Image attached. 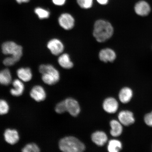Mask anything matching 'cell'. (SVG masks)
<instances>
[{
	"instance_id": "6da1fadb",
	"label": "cell",
	"mask_w": 152,
	"mask_h": 152,
	"mask_svg": "<svg viewBox=\"0 0 152 152\" xmlns=\"http://www.w3.org/2000/svg\"><path fill=\"white\" fill-rule=\"evenodd\" d=\"M113 28L109 22L99 20L95 23L93 34L98 42H102L107 40L113 35Z\"/></svg>"
},
{
	"instance_id": "7a4b0ae2",
	"label": "cell",
	"mask_w": 152,
	"mask_h": 152,
	"mask_svg": "<svg viewBox=\"0 0 152 152\" xmlns=\"http://www.w3.org/2000/svg\"><path fill=\"white\" fill-rule=\"evenodd\" d=\"M59 148L64 152H81L85 149L84 144L78 139L74 137H66L61 140Z\"/></svg>"
},
{
	"instance_id": "3957f363",
	"label": "cell",
	"mask_w": 152,
	"mask_h": 152,
	"mask_svg": "<svg viewBox=\"0 0 152 152\" xmlns=\"http://www.w3.org/2000/svg\"><path fill=\"white\" fill-rule=\"evenodd\" d=\"M39 72L42 79L45 84L52 85L56 84L60 79V74L54 66L50 64H42L40 66Z\"/></svg>"
},
{
	"instance_id": "277c9868",
	"label": "cell",
	"mask_w": 152,
	"mask_h": 152,
	"mask_svg": "<svg viewBox=\"0 0 152 152\" xmlns=\"http://www.w3.org/2000/svg\"><path fill=\"white\" fill-rule=\"evenodd\" d=\"M2 50L4 54L12 55L11 57L18 61L22 56V48L13 42L9 41L4 43L2 45Z\"/></svg>"
},
{
	"instance_id": "5b68a950",
	"label": "cell",
	"mask_w": 152,
	"mask_h": 152,
	"mask_svg": "<svg viewBox=\"0 0 152 152\" xmlns=\"http://www.w3.org/2000/svg\"><path fill=\"white\" fill-rule=\"evenodd\" d=\"M30 96L37 102L44 100L46 97V93L43 87L39 85H37L32 88L30 93Z\"/></svg>"
},
{
	"instance_id": "8992f818",
	"label": "cell",
	"mask_w": 152,
	"mask_h": 152,
	"mask_svg": "<svg viewBox=\"0 0 152 152\" xmlns=\"http://www.w3.org/2000/svg\"><path fill=\"white\" fill-rule=\"evenodd\" d=\"M65 101L67 111L73 116H77L80 111V108L78 102L72 98L66 99Z\"/></svg>"
},
{
	"instance_id": "52a82bcc",
	"label": "cell",
	"mask_w": 152,
	"mask_h": 152,
	"mask_svg": "<svg viewBox=\"0 0 152 152\" xmlns=\"http://www.w3.org/2000/svg\"><path fill=\"white\" fill-rule=\"evenodd\" d=\"M58 22L64 29L69 30L73 27L75 20L71 15L65 13L61 15L58 19Z\"/></svg>"
},
{
	"instance_id": "ba28073f",
	"label": "cell",
	"mask_w": 152,
	"mask_h": 152,
	"mask_svg": "<svg viewBox=\"0 0 152 152\" xmlns=\"http://www.w3.org/2000/svg\"><path fill=\"white\" fill-rule=\"evenodd\" d=\"M134 11L137 14L141 16H147L151 11V7L147 1H140L134 6Z\"/></svg>"
},
{
	"instance_id": "9c48e42d",
	"label": "cell",
	"mask_w": 152,
	"mask_h": 152,
	"mask_svg": "<svg viewBox=\"0 0 152 152\" xmlns=\"http://www.w3.org/2000/svg\"><path fill=\"white\" fill-rule=\"evenodd\" d=\"M47 47L51 53L55 56H58L63 52L64 46L59 40L53 39L49 41Z\"/></svg>"
},
{
	"instance_id": "30bf717a",
	"label": "cell",
	"mask_w": 152,
	"mask_h": 152,
	"mask_svg": "<svg viewBox=\"0 0 152 152\" xmlns=\"http://www.w3.org/2000/svg\"><path fill=\"white\" fill-rule=\"evenodd\" d=\"M118 118L119 122L125 126H129L134 122V115L130 111H121L119 114Z\"/></svg>"
},
{
	"instance_id": "8fae6325",
	"label": "cell",
	"mask_w": 152,
	"mask_h": 152,
	"mask_svg": "<svg viewBox=\"0 0 152 152\" xmlns=\"http://www.w3.org/2000/svg\"><path fill=\"white\" fill-rule=\"evenodd\" d=\"M4 136L5 141L11 145L16 144L20 140L18 133L15 129H7L5 131Z\"/></svg>"
},
{
	"instance_id": "7c38bea8",
	"label": "cell",
	"mask_w": 152,
	"mask_h": 152,
	"mask_svg": "<svg viewBox=\"0 0 152 152\" xmlns=\"http://www.w3.org/2000/svg\"><path fill=\"white\" fill-rule=\"evenodd\" d=\"M103 108L106 112L109 113H114L117 111L118 103L116 100L112 97L106 98L103 104Z\"/></svg>"
},
{
	"instance_id": "4fadbf2b",
	"label": "cell",
	"mask_w": 152,
	"mask_h": 152,
	"mask_svg": "<svg viewBox=\"0 0 152 152\" xmlns=\"http://www.w3.org/2000/svg\"><path fill=\"white\" fill-rule=\"evenodd\" d=\"M99 58L102 61L112 62L116 58V54L115 52L111 49H104L100 51Z\"/></svg>"
},
{
	"instance_id": "5bb4252c",
	"label": "cell",
	"mask_w": 152,
	"mask_h": 152,
	"mask_svg": "<svg viewBox=\"0 0 152 152\" xmlns=\"http://www.w3.org/2000/svg\"><path fill=\"white\" fill-rule=\"evenodd\" d=\"M92 141L96 145L103 146L107 140V137L105 133L101 131H97L93 133L91 136Z\"/></svg>"
},
{
	"instance_id": "9a60e30c",
	"label": "cell",
	"mask_w": 152,
	"mask_h": 152,
	"mask_svg": "<svg viewBox=\"0 0 152 152\" xmlns=\"http://www.w3.org/2000/svg\"><path fill=\"white\" fill-rule=\"evenodd\" d=\"M14 88L11 89L10 93L12 96H19L23 94L24 90V86L22 81L19 79H16L13 82Z\"/></svg>"
},
{
	"instance_id": "2e32d148",
	"label": "cell",
	"mask_w": 152,
	"mask_h": 152,
	"mask_svg": "<svg viewBox=\"0 0 152 152\" xmlns=\"http://www.w3.org/2000/svg\"><path fill=\"white\" fill-rule=\"evenodd\" d=\"M133 96L132 91L128 87H124L120 91L119 97L120 101L124 104L128 103Z\"/></svg>"
},
{
	"instance_id": "e0dca14e",
	"label": "cell",
	"mask_w": 152,
	"mask_h": 152,
	"mask_svg": "<svg viewBox=\"0 0 152 152\" xmlns=\"http://www.w3.org/2000/svg\"><path fill=\"white\" fill-rule=\"evenodd\" d=\"M17 75L20 80L25 82L31 80L33 76L31 70L28 68H20L17 71Z\"/></svg>"
},
{
	"instance_id": "ac0fdd59",
	"label": "cell",
	"mask_w": 152,
	"mask_h": 152,
	"mask_svg": "<svg viewBox=\"0 0 152 152\" xmlns=\"http://www.w3.org/2000/svg\"><path fill=\"white\" fill-rule=\"evenodd\" d=\"M110 125L111 128L110 133L112 136L117 137L121 135L122 132L123 127L120 122L113 120L110 122Z\"/></svg>"
},
{
	"instance_id": "d6986e66",
	"label": "cell",
	"mask_w": 152,
	"mask_h": 152,
	"mask_svg": "<svg viewBox=\"0 0 152 152\" xmlns=\"http://www.w3.org/2000/svg\"><path fill=\"white\" fill-rule=\"evenodd\" d=\"M12 81V77L10 71L8 69H5L0 71V84L7 86Z\"/></svg>"
},
{
	"instance_id": "ffe728a7",
	"label": "cell",
	"mask_w": 152,
	"mask_h": 152,
	"mask_svg": "<svg viewBox=\"0 0 152 152\" xmlns=\"http://www.w3.org/2000/svg\"><path fill=\"white\" fill-rule=\"evenodd\" d=\"M58 62L61 66L65 69H69L73 67V64L71 61L69 55L64 54L58 58Z\"/></svg>"
},
{
	"instance_id": "44dd1931",
	"label": "cell",
	"mask_w": 152,
	"mask_h": 152,
	"mask_svg": "<svg viewBox=\"0 0 152 152\" xmlns=\"http://www.w3.org/2000/svg\"><path fill=\"white\" fill-rule=\"evenodd\" d=\"M122 148V144L120 141L116 140H112L108 143L107 149L110 152H118L120 151Z\"/></svg>"
},
{
	"instance_id": "7402d4cb",
	"label": "cell",
	"mask_w": 152,
	"mask_h": 152,
	"mask_svg": "<svg viewBox=\"0 0 152 152\" xmlns=\"http://www.w3.org/2000/svg\"><path fill=\"white\" fill-rule=\"evenodd\" d=\"M22 151L23 152H39L40 149L37 144L31 143L26 145L23 148Z\"/></svg>"
},
{
	"instance_id": "603a6c76",
	"label": "cell",
	"mask_w": 152,
	"mask_h": 152,
	"mask_svg": "<svg viewBox=\"0 0 152 152\" xmlns=\"http://www.w3.org/2000/svg\"><path fill=\"white\" fill-rule=\"evenodd\" d=\"M35 12L40 19L48 18L50 13L48 11L40 7H37L35 10Z\"/></svg>"
},
{
	"instance_id": "cb8c5ba5",
	"label": "cell",
	"mask_w": 152,
	"mask_h": 152,
	"mask_svg": "<svg viewBox=\"0 0 152 152\" xmlns=\"http://www.w3.org/2000/svg\"><path fill=\"white\" fill-rule=\"evenodd\" d=\"M9 110V104L6 101L0 99V115H4L8 113Z\"/></svg>"
},
{
	"instance_id": "d4e9b609",
	"label": "cell",
	"mask_w": 152,
	"mask_h": 152,
	"mask_svg": "<svg viewBox=\"0 0 152 152\" xmlns=\"http://www.w3.org/2000/svg\"><path fill=\"white\" fill-rule=\"evenodd\" d=\"M55 111L59 114H62L67 111L65 100L59 102L56 104L55 107Z\"/></svg>"
},
{
	"instance_id": "484cf974",
	"label": "cell",
	"mask_w": 152,
	"mask_h": 152,
	"mask_svg": "<svg viewBox=\"0 0 152 152\" xmlns=\"http://www.w3.org/2000/svg\"><path fill=\"white\" fill-rule=\"evenodd\" d=\"M77 2L80 7L83 9L90 8L93 4V0H77Z\"/></svg>"
},
{
	"instance_id": "4316f807",
	"label": "cell",
	"mask_w": 152,
	"mask_h": 152,
	"mask_svg": "<svg viewBox=\"0 0 152 152\" xmlns=\"http://www.w3.org/2000/svg\"><path fill=\"white\" fill-rule=\"evenodd\" d=\"M18 61L12 57H8L4 60L3 64L7 66H11L18 62Z\"/></svg>"
},
{
	"instance_id": "83f0119b",
	"label": "cell",
	"mask_w": 152,
	"mask_h": 152,
	"mask_svg": "<svg viewBox=\"0 0 152 152\" xmlns=\"http://www.w3.org/2000/svg\"><path fill=\"white\" fill-rule=\"evenodd\" d=\"M144 121L148 126L152 127V112L145 115Z\"/></svg>"
},
{
	"instance_id": "f1b7e54d",
	"label": "cell",
	"mask_w": 152,
	"mask_h": 152,
	"mask_svg": "<svg viewBox=\"0 0 152 152\" xmlns=\"http://www.w3.org/2000/svg\"><path fill=\"white\" fill-rule=\"evenodd\" d=\"M53 3L57 5H62L64 4L66 0H52Z\"/></svg>"
},
{
	"instance_id": "f546056e",
	"label": "cell",
	"mask_w": 152,
	"mask_h": 152,
	"mask_svg": "<svg viewBox=\"0 0 152 152\" xmlns=\"http://www.w3.org/2000/svg\"><path fill=\"white\" fill-rule=\"evenodd\" d=\"M98 3L101 5H105L107 4L109 0H97Z\"/></svg>"
},
{
	"instance_id": "4dcf8cb0",
	"label": "cell",
	"mask_w": 152,
	"mask_h": 152,
	"mask_svg": "<svg viewBox=\"0 0 152 152\" xmlns=\"http://www.w3.org/2000/svg\"><path fill=\"white\" fill-rule=\"evenodd\" d=\"M17 2L19 4L22 3H27L30 1V0H16Z\"/></svg>"
}]
</instances>
